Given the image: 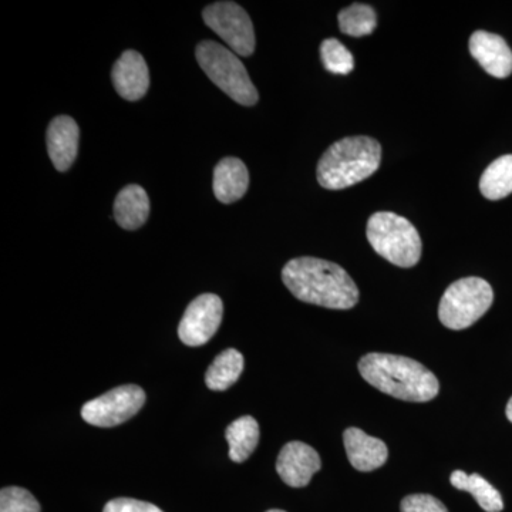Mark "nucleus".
Here are the masks:
<instances>
[{
	"mask_svg": "<svg viewBox=\"0 0 512 512\" xmlns=\"http://www.w3.org/2000/svg\"><path fill=\"white\" fill-rule=\"evenodd\" d=\"M198 64L212 83L242 106H254L258 103V90L252 83L244 63L234 52L220 43L204 40L197 46Z\"/></svg>",
	"mask_w": 512,
	"mask_h": 512,
	"instance_id": "nucleus-5",
	"label": "nucleus"
},
{
	"mask_svg": "<svg viewBox=\"0 0 512 512\" xmlns=\"http://www.w3.org/2000/svg\"><path fill=\"white\" fill-rule=\"evenodd\" d=\"M114 89L120 97L128 101H137L146 96L150 86V73L144 57L136 50H127L114 64L111 72Z\"/></svg>",
	"mask_w": 512,
	"mask_h": 512,
	"instance_id": "nucleus-12",
	"label": "nucleus"
},
{
	"mask_svg": "<svg viewBox=\"0 0 512 512\" xmlns=\"http://www.w3.org/2000/svg\"><path fill=\"white\" fill-rule=\"evenodd\" d=\"M103 512H164L157 505L146 501L134 500V498H116L104 507Z\"/></svg>",
	"mask_w": 512,
	"mask_h": 512,
	"instance_id": "nucleus-25",
	"label": "nucleus"
},
{
	"mask_svg": "<svg viewBox=\"0 0 512 512\" xmlns=\"http://www.w3.org/2000/svg\"><path fill=\"white\" fill-rule=\"evenodd\" d=\"M402 512H448L446 505L429 494H413L403 498Z\"/></svg>",
	"mask_w": 512,
	"mask_h": 512,
	"instance_id": "nucleus-24",
	"label": "nucleus"
},
{
	"mask_svg": "<svg viewBox=\"0 0 512 512\" xmlns=\"http://www.w3.org/2000/svg\"><path fill=\"white\" fill-rule=\"evenodd\" d=\"M205 25L214 30L235 55L248 57L255 50V32L245 9L235 2H217L202 12Z\"/></svg>",
	"mask_w": 512,
	"mask_h": 512,
	"instance_id": "nucleus-8",
	"label": "nucleus"
},
{
	"mask_svg": "<svg viewBox=\"0 0 512 512\" xmlns=\"http://www.w3.org/2000/svg\"><path fill=\"white\" fill-rule=\"evenodd\" d=\"M367 239L377 254L399 268H413L421 258V238L416 227L394 212L380 211L367 222Z\"/></svg>",
	"mask_w": 512,
	"mask_h": 512,
	"instance_id": "nucleus-4",
	"label": "nucleus"
},
{
	"mask_svg": "<svg viewBox=\"0 0 512 512\" xmlns=\"http://www.w3.org/2000/svg\"><path fill=\"white\" fill-rule=\"evenodd\" d=\"M282 281L296 299L311 305L346 311L359 302V288L348 272L325 259H292L282 269Z\"/></svg>",
	"mask_w": 512,
	"mask_h": 512,
	"instance_id": "nucleus-1",
	"label": "nucleus"
},
{
	"mask_svg": "<svg viewBox=\"0 0 512 512\" xmlns=\"http://www.w3.org/2000/svg\"><path fill=\"white\" fill-rule=\"evenodd\" d=\"M505 413H507V419L511 421L512 423V397L510 399V402L507 404V410H505Z\"/></svg>",
	"mask_w": 512,
	"mask_h": 512,
	"instance_id": "nucleus-26",
	"label": "nucleus"
},
{
	"mask_svg": "<svg viewBox=\"0 0 512 512\" xmlns=\"http://www.w3.org/2000/svg\"><path fill=\"white\" fill-rule=\"evenodd\" d=\"M494 292L491 285L477 276L458 279L448 286L439 306V319L446 328H470L491 308Z\"/></svg>",
	"mask_w": 512,
	"mask_h": 512,
	"instance_id": "nucleus-6",
	"label": "nucleus"
},
{
	"mask_svg": "<svg viewBox=\"0 0 512 512\" xmlns=\"http://www.w3.org/2000/svg\"><path fill=\"white\" fill-rule=\"evenodd\" d=\"M359 372L370 386L404 402H430L440 392L437 377L406 356L369 353L359 360Z\"/></svg>",
	"mask_w": 512,
	"mask_h": 512,
	"instance_id": "nucleus-2",
	"label": "nucleus"
},
{
	"mask_svg": "<svg viewBox=\"0 0 512 512\" xmlns=\"http://www.w3.org/2000/svg\"><path fill=\"white\" fill-rule=\"evenodd\" d=\"M224 316V303L214 293L198 296L185 309L183 319L178 326V336L184 345L198 348L214 338L220 329Z\"/></svg>",
	"mask_w": 512,
	"mask_h": 512,
	"instance_id": "nucleus-9",
	"label": "nucleus"
},
{
	"mask_svg": "<svg viewBox=\"0 0 512 512\" xmlns=\"http://www.w3.org/2000/svg\"><path fill=\"white\" fill-rule=\"evenodd\" d=\"M320 57L323 67L333 74H349L355 69V59L348 47L340 43L338 39L323 40L320 45Z\"/></svg>",
	"mask_w": 512,
	"mask_h": 512,
	"instance_id": "nucleus-22",
	"label": "nucleus"
},
{
	"mask_svg": "<svg viewBox=\"0 0 512 512\" xmlns=\"http://www.w3.org/2000/svg\"><path fill=\"white\" fill-rule=\"evenodd\" d=\"M450 483L454 488L467 491L476 498L478 505L487 512H501L504 508L503 497L500 491L495 490L480 474H467L456 470L450 476Z\"/></svg>",
	"mask_w": 512,
	"mask_h": 512,
	"instance_id": "nucleus-19",
	"label": "nucleus"
},
{
	"mask_svg": "<svg viewBox=\"0 0 512 512\" xmlns=\"http://www.w3.org/2000/svg\"><path fill=\"white\" fill-rule=\"evenodd\" d=\"M343 443L349 463L362 473H369L384 466L389 457V450L382 440L367 436L365 431L357 427L346 429L343 433Z\"/></svg>",
	"mask_w": 512,
	"mask_h": 512,
	"instance_id": "nucleus-14",
	"label": "nucleus"
},
{
	"mask_svg": "<svg viewBox=\"0 0 512 512\" xmlns=\"http://www.w3.org/2000/svg\"><path fill=\"white\" fill-rule=\"evenodd\" d=\"M470 53L490 76L497 79L511 76L512 52L503 37L477 30L470 37Z\"/></svg>",
	"mask_w": 512,
	"mask_h": 512,
	"instance_id": "nucleus-11",
	"label": "nucleus"
},
{
	"mask_svg": "<svg viewBox=\"0 0 512 512\" xmlns=\"http://www.w3.org/2000/svg\"><path fill=\"white\" fill-rule=\"evenodd\" d=\"M338 20L340 32L352 37L372 35L377 26L375 9L365 3H353L340 10Z\"/></svg>",
	"mask_w": 512,
	"mask_h": 512,
	"instance_id": "nucleus-21",
	"label": "nucleus"
},
{
	"mask_svg": "<svg viewBox=\"0 0 512 512\" xmlns=\"http://www.w3.org/2000/svg\"><path fill=\"white\" fill-rule=\"evenodd\" d=\"M382 163V146L376 138L346 137L325 151L318 163L319 184L326 190L338 191L372 177Z\"/></svg>",
	"mask_w": 512,
	"mask_h": 512,
	"instance_id": "nucleus-3",
	"label": "nucleus"
},
{
	"mask_svg": "<svg viewBox=\"0 0 512 512\" xmlns=\"http://www.w3.org/2000/svg\"><path fill=\"white\" fill-rule=\"evenodd\" d=\"M146 403V393L136 384H124L84 404L82 417L92 426H120L136 416Z\"/></svg>",
	"mask_w": 512,
	"mask_h": 512,
	"instance_id": "nucleus-7",
	"label": "nucleus"
},
{
	"mask_svg": "<svg viewBox=\"0 0 512 512\" xmlns=\"http://www.w3.org/2000/svg\"><path fill=\"white\" fill-rule=\"evenodd\" d=\"M245 360L237 349H227L215 357L205 373V383L214 392H224L238 382L244 370Z\"/></svg>",
	"mask_w": 512,
	"mask_h": 512,
	"instance_id": "nucleus-18",
	"label": "nucleus"
},
{
	"mask_svg": "<svg viewBox=\"0 0 512 512\" xmlns=\"http://www.w3.org/2000/svg\"><path fill=\"white\" fill-rule=\"evenodd\" d=\"M80 130L69 116H59L47 128V151L56 170L66 171L72 167L79 150Z\"/></svg>",
	"mask_w": 512,
	"mask_h": 512,
	"instance_id": "nucleus-13",
	"label": "nucleus"
},
{
	"mask_svg": "<svg viewBox=\"0 0 512 512\" xmlns=\"http://www.w3.org/2000/svg\"><path fill=\"white\" fill-rule=\"evenodd\" d=\"M248 187V168L239 158H224L215 167L214 194L222 204H232L241 200L247 194Z\"/></svg>",
	"mask_w": 512,
	"mask_h": 512,
	"instance_id": "nucleus-15",
	"label": "nucleus"
},
{
	"mask_svg": "<svg viewBox=\"0 0 512 512\" xmlns=\"http://www.w3.org/2000/svg\"><path fill=\"white\" fill-rule=\"evenodd\" d=\"M480 191L487 200L498 201L512 192V154L497 158L487 168L480 180Z\"/></svg>",
	"mask_w": 512,
	"mask_h": 512,
	"instance_id": "nucleus-20",
	"label": "nucleus"
},
{
	"mask_svg": "<svg viewBox=\"0 0 512 512\" xmlns=\"http://www.w3.org/2000/svg\"><path fill=\"white\" fill-rule=\"evenodd\" d=\"M229 444V458L234 463H244L254 453L259 443V424L252 416H242L225 430Z\"/></svg>",
	"mask_w": 512,
	"mask_h": 512,
	"instance_id": "nucleus-17",
	"label": "nucleus"
},
{
	"mask_svg": "<svg viewBox=\"0 0 512 512\" xmlns=\"http://www.w3.org/2000/svg\"><path fill=\"white\" fill-rule=\"evenodd\" d=\"M320 467H322V460L318 451L302 441H291L285 444L276 461L279 477L286 485L293 488L306 487Z\"/></svg>",
	"mask_w": 512,
	"mask_h": 512,
	"instance_id": "nucleus-10",
	"label": "nucleus"
},
{
	"mask_svg": "<svg viewBox=\"0 0 512 512\" xmlns=\"http://www.w3.org/2000/svg\"><path fill=\"white\" fill-rule=\"evenodd\" d=\"M150 215V198L140 185H127L114 201V217L121 228L138 229Z\"/></svg>",
	"mask_w": 512,
	"mask_h": 512,
	"instance_id": "nucleus-16",
	"label": "nucleus"
},
{
	"mask_svg": "<svg viewBox=\"0 0 512 512\" xmlns=\"http://www.w3.org/2000/svg\"><path fill=\"white\" fill-rule=\"evenodd\" d=\"M0 512H42V508L25 488L5 487L0 491Z\"/></svg>",
	"mask_w": 512,
	"mask_h": 512,
	"instance_id": "nucleus-23",
	"label": "nucleus"
},
{
	"mask_svg": "<svg viewBox=\"0 0 512 512\" xmlns=\"http://www.w3.org/2000/svg\"><path fill=\"white\" fill-rule=\"evenodd\" d=\"M266 512H286L284 510H269V511H266Z\"/></svg>",
	"mask_w": 512,
	"mask_h": 512,
	"instance_id": "nucleus-27",
	"label": "nucleus"
}]
</instances>
